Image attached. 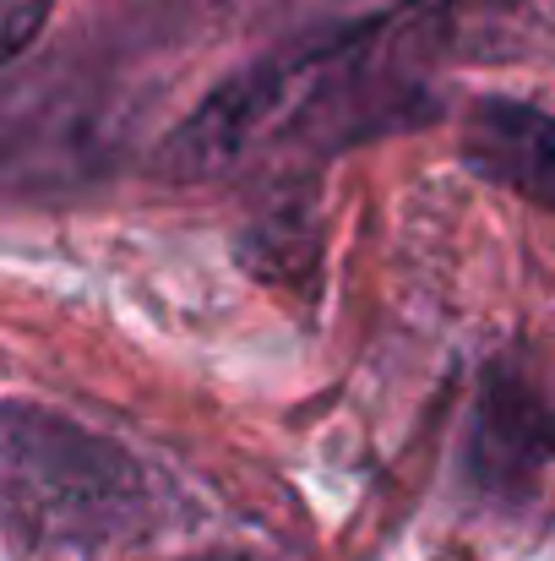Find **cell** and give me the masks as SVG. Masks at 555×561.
<instances>
[{
    "mask_svg": "<svg viewBox=\"0 0 555 561\" xmlns=\"http://www.w3.org/2000/svg\"><path fill=\"white\" fill-rule=\"evenodd\" d=\"M5 513L27 546L99 551L153 513L148 474L115 442L66 414L11 403L5 414Z\"/></svg>",
    "mask_w": 555,
    "mask_h": 561,
    "instance_id": "cell-1",
    "label": "cell"
},
{
    "mask_svg": "<svg viewBox=\"0 0 555 561\" xmlns=\"http://www.w3.org/2000/svg\"><path fill=\"white\" fill-rule=\"evenodd\" d=\"M555 463V403L523 371V360H496L474 387V414L463 436V474L474 496L496 507H529Z\"/></svg>",
    "mask_w": 555,
    "mask_h": 561,
    "instance_id": "cell-2",
    "label": "cell"
},
{
    "mask_svg": "<svg viewBox=\"0 0 555 561\" xmlns=\"http://www.w3.org/2000/svg\"><path fill=\"white\" fill-rule=\"evenodd\" d=\"M463 170L555 213V115L523 99H479L463 121Z\"/></svg>",
    "mask_w": 555,
    "mask_h": 561,
    "instance_id": "cell-3",
    "label": "cell"
},
{
    "mask_svg": "<svg viewBox=\"0 0 555 561\" xmlns=\"http://www.w3.org/2000/svg\"><path fill=\"white\" fill-rule=\"evenodd\" d=\"M196 561H251V557H196Z\"/></svg>",
    "mask_w": 555,
    "mask_h": 561,
    "instance_id": "cell-4",
    "label": "cell"
}]
</instances>
